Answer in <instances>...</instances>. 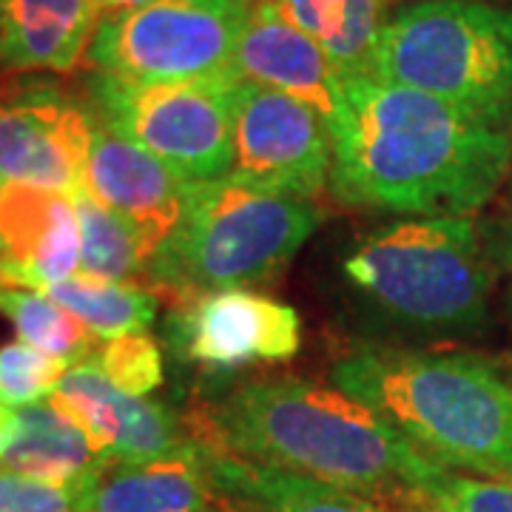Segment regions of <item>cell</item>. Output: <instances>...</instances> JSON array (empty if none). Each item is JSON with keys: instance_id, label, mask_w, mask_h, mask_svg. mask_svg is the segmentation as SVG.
I'll list each match as a JSON object with an SVG mask.
<instances>
[{"instance_id": "3957f363", "label": "cell", "mask_w": 512, "mask_h": 512, "mask_svg": "<svg viewBox=\"0 0 512 512\" xmlns=\"http://www.w3.org/2000/svg\"><path fill=\"white\" fill-rule=\"evenodd\" d=\"M330 379L441 467L512 478V382L484 356L367 342Z\"/></svg>"}, {"instance_id": "603a6c76", "label": "cell", "mask_w": 512, "mask_h": 512, "mask_svg": "<svg viewBox=\"0 0 512 512\" xmlns=\"http://www.w3.org/2000/svg\"><path fill=\"white\" fill-rule=\"evenodd\" d=\"M0 313L15 325L20 342L57 362L74 367L92 359L97 336L43 291L20 288L0 276Z\"/></svg>"}, {"instance_id": "6da1fadb", "label": "cell", "mask_w": 512, "mask_h": 512, "mask_svg": "<svg viewBox=\"0 0 512 512\" xmlns=\"http://www.w3.org/2000/svg\"><path fill=\"white\" fill-rule=\"evenodd\" d=\"M330 140V191L362 211L473 217L512 177V128L376 74H345Z\"/></svg>"}, {"instance_id": "7a4b0ae2", "label": "cell", "mask_w": 512, "mask_h": 512, "mask_svg": "<svg viewBox=\"0 0 512 512\" xmlns=\"http://www.w3.org/2000/svg\"><path fill=\"white\" fill-rule=\"evenodd\" d=\"M191 441L367 495L387 510L424 495L441 464L350 393L299 376L254 379L191 413Z\"/></svg>"}, {"instance_id": "5bb4252c", "label": "cell", "mask_w": 512, "mask_h": 512, "mask_svg": "<svg viewBox=\"0 0 512 512\" xmlns=\"http://www.w3.org/2000/svg\"><path fill=\"white\" fill-rule=\"evenodd\" d=\"M80 271V220L72 194L0 183V276L46 291Z\"/></svg>"}, {"instance_id": "e0dca14e", "label": "cell", "mask_w": 512, "mask_h": 512, "mask_svg": "<svg viewBox=\"0 0 512 512\" xmlns=\"http://www.w3.org/2000/svg\"><path fill=\"white\" fill-rule=\"evenodd\" d=\"M97 23L94 0H0V66L72 74L86 63Z\"/></svg>"}, {"instance_id": "5b68a950", "label": "cell", "mask_w": 512, "mask_h": 512, "mask_svg": "<svg viewBox=\"0 0 512 512\" xmlns=\"http://www.w3.org/2000/svg\"><path fill=\"white\" fill-rule=\"evenodd\" d=\"M322 222L311 200L231 177L194 183L183 222L157 251L146 288L177 302L268 282L282 274Z\"/></svg>"}, {"instance_id": "277c9868", "label": "cell", "mask_w": 512, "mask_h": 512, "mask_svg": "<svg viewBox=\"0 0 512 512\" xmlns=\"http://www.w3.org/2000/svg\"><path fill=\"white\" fill-rule=\"evenodd\" d=\"M356 302L407 333H473L495 271L473 217H407L362 237L342 262Z\"/></svg>"}, {"instance_id": "d6986e66", "label": "cell", "mask_w": 512, "mask_h": 512, "mask_svg": "<svg viewBox=\"0 0 512 512\" xmlns=\"http://www.w3.org/2000/svg\"><path fill=\"white\" fill-rule=\"evenodd\" d=\"M296 29L313 37L342 74H373L376 46L393 0H271Z\"/></svg>"}, {"instance_id": "9a60e30c", "label": "cell", "mask_w": 512, "mask_h": 512, "mask_svg": "<svg viewBox=\"0 0 512 512\" xmlns=\"http://www.w3.org/2000/svg\"><path fill=\"white\" fill-rule=\"evenodd\" d=\"M231 72L308 103L328 123V131L342 109L345 74L333 66L325 49L296 29L271 0L251 6Z\"/></svg>"}, {"instance_id": "484cf974", "label": "cell", "mask_w": 512, "mask_h": 512, "mask_svg": "<svg viewBox=\"0 0 512 512\" xmlns=\"http://www.w3.org/2000/svg\"><path fill=\"white\" fill-rule=\"evenodd\" d=\"M424 498L439 512H512V478H473L441 470Z\"/></svg>"}, {"instance_id": "7402d4cb", "label": "cell", "mask_w": 512, "mask_h": 512, "mask_svg": "<svg viewBox=\"0 0 512 512\" xmlns=\"http://www.w3.org/2000/svg\"><path fill=\"white\" fill-rule=\"evenodd\" d=\"M80 220V271L77 274L109 282L146 279L154 262L143 234L117 211L97 202L92 194L77 188L72 194ZM140 285V282H137Z\"/></svg>"}, {"instance_id": "7c38bea8", "label": "cell", "mask_w": 512, "mask_h": 512, "mask_svg": "<svg viewBox=\"0 0 512 512\" xmlns=\"http://www.w3.org/2000/svg\"><path fill=\"white\" fill-rule=\"evenodd\" d=\"M46 402L86 433L100 458L140 464L191 444L185 421L171 407L117 390L92 359L69 367Z\"/></svg>"}, {"instance_id": "4fadbf2b", "label": "cell", "mask_w": 512, "mask_h": 512, "mask_svg": "<svg viewBox=\"0 0 512 512\" xmlns=\"http://www.w3.org/2000/svg\"><path fill=\"white\" fill-rule=\"evenodd\" d=\"M191 188L194 183L180 171L94 117L83 191L126 217L143 234L154 256L180 228Z\"/></svg>"}, {"instance_id": "ac0fdd59", "label": "cell", "mask_w": 512, "mask_h": 512, "mask_svg": "<svg viewBox=\"0 0 512 512\" xmlns=\"http://www.w3.org/2000/svg\"><path fill=\"white\" fill-rule=\"evenodd\" d=\"M205 464L217 504L228 512H390L367 495L231 453L205 450Z\"/></svg>"}, {"instance_id": "f1b7e54d", "label": "cell", "mask_w": 512, "mask_h": 512, "mask_svg": "<svg viewBox=\"0 0 512 512\" xmlns=\"http://www.w3.org/2000/svg\"><path fill=\"white\" fill-rule=\"evenodd\" d=\"M154 0H94L100 18L106 15H120V12H131V9H140V6H148Z\"/></svg>"}, {"instance_id": "836d02e7", "label": "cell", "mask_w": 512, "mask_h": 512, "mask_svg": "<svg viewBox=\"0 0 512 512\" xmlns=\"http://www.w3.org/2000/svg\"><path fill=\"white\" fill-rule=\"evenodd\" d=\"M510 188H512V177H510Z\"/></svg>"}, {"instance_id": "8fae6325", "label": "cell", "mask_w": 512, "mask_h": 512, "mask_svg": "<svg viewBox=\"0 0 512 512\" xmlns=\"http://www.w3.org/2000/svg\"><path fill=\"white\" fill-rule=\"evenodd\" d=\"M165 333L180 359L217 370L288 362L302 348V319L296 308L245 288L180 302Z\"/></svg>"}, {"instance_id": "d6a6232c", "label": "cell", "mask_w": 512, "mask_h": 512, "mask_svg": "<svg viewBox=\"0 0 512 512\" xmlns=\"http://www.w3.org/2000/svg\"><path fill=\"white\" fill-rule=\"evenodd\" d=\"M248 3H251V6H254V3H262V0H248Z\"/></svg>"}, {"instance_id": "f546056e", "label": "cell", "mask_w": 512, "mask_h": 512, "mask_svg": "<svg viewBox=\"0 0 512 512\" xmlns=\"http://www.w3.org/2000/svg\"><path fill=\"white\" fill-rule=\"evenodd\" d=\"M390 512H439L424 495H413V498H404L399 504H393Z\"/></svg>"}, {"instance_id": "1f68e13d", "label": "cell", "mask_w": 512, "mask_h": 512, "mask_svg": "<svg viewBox=\"0 0 512 512\" xmlns=\"http://www.w3.org/2000/svg\"><path fill=\"white\" fill-rule=\"evenodd\" d=\"M205 512H228V510H222L220 504H214V507H208V510H205Z\"/></svg>"}, {"instance_id": "ba28073f", "label": "cell", "mask_w": 512, "mask_h": 512, "mask_svg": "<svg viewBox=\"0 0 512 512\" xmlns=\"http://www.w3.org/2000/svg\"><path fill=\"white\" fill-rule=\"evenodd\" d=\"M248 15V0H154L100 18L86 63L128 80L228 74Z\"/></svg>"}, {"instance_id": "2e32d148", "label": "cell", "mask_w": 512, "mask_h": 512, "mask_svg": "<svg viewBox=\"0 0 512 512\" xmlns=\"http://www.w3.org/2000/svg\"><path fill=\"white\" fill-rule=\"evenodd\" d=\"M217 504L197 441L154 461L100 458L83 476L77 512H205Z\"/></svg>"}, {"instance_id": "ffe728a7", "label": "cell", "mask_w": 512, "mask_h": 512, "mask_svg": "<svg viewBox=\"0 0 512 512\" xmlns=\"http://www.w3.org/2000/svg\"><path fill=\"white\" fill-rule=\"evenodd\" d=\"M100 456L86 439V433L63 416L49 402L29 404L18 410V433L6 456L0 458V470L52 481L72 484L92 470Z\"/></svg>"}, {"instance_id": "4316f807", "label": "cell", "mask_w": 512, "mask_h": 512, "mask_svg": "<svg viewBox=\"0 0 512 512\" xmlns=\"http://www.w3.org/2000/svg\"><path fill=\"white\" fill-rule=\"evenodd\" d=\"M15 433H18V410L0 404V458L6 456V450L12 447Z\"/></svg>"}, {"instance_id": "d4e9b609", "label": "cell", "mask_w": 512, "mask_h": 512, "mask_svg": "<svg viewBox=\"0 0 512 512\" xmlns=\"http://www.w3.org/2000/svg\"><path fill=\"white\" fill-rule=\"evenodd\" d=\"M69 365L52 359L49 353L32 348L26 342H12L0 348V404L29 407L46 402Z\"/></svg>"}, {"instance_id": "52a82bcc", "label": "cell", "mask_w": 512, "mask_h": 512, "mask_svg": "<svg viewBox=\"0 0 512 512\" xmlns=\"http://www.w3.org/2000/svg\"><path fill=\"white\" fill-rule=\"evenodd\" d=\"M237 74L197 80H128L94 72V117L160 157L191 183L231 174V89Z\"/></svg>"}, {"instance_id": "9c48e42d", "label": "cell", "mask_w": 512, "mask_h": 512, "mask_svg": "<svg viewBox=\"0 0 512 512\" xmlns=\"http://www.w3.org/2000/svg\"><path fill=\"white\" fill-rule=\"evenodd\" d=\"M231 180L316 200L330 185L333 140L328 123L291 94L251 80H234L231 89Z\"/></svg>"}, {"instance_id": "83f0119b", "label": "cell", "mask_w": 512, "mask_h": 512, "mask_svg": "<svg viewBox=\"0 0 512 512\" xmlns=\"http://www.w3.org/2000/svg\"><path fill=\"white\" fill-rule=\"evenodd\" d=\"M493 254L495 259L507 268V274H510V302H512V220L507 222V228H504V239H498L493 242Z\"/></svg>"}, {"instance_id": "cb8c5ba5", "label": "cell", "mask_w": 512, "mask_h": 512, "mask_svg": "<svg viewBox=\"0 0 512 512\" xmlns=\"http://www.w3.org/2000/svg\"><path fill=\"white\" fill-rule=\"evenodd\" d=\"M92 362L117 390L128 396H151L163 384V348L148 333H126L103 342Z\"/></svg>"}, {"instance_id": "8992f818", "label": "cell", "mask_w": 512, "mask_h": 512, "mask_svg": "<svg viewBox=\"0 0 512 512\" xmlns=\"http://www.w3.org/2000/svg\"><path fill=\"white\" fill-rule=\"evenodd\" d=\"M373 74L512 128V9L416 0L393 9Z\"/></svg>"}, {"instance_id": "44dd1931", "label": "cell", "mask_w": 512, "mask_h": 512, "mask_svg": "<svg viewBox=\"0 0 512 512\" xmlns=\"http://www.w3.org/2000/svg\"><path fill=\"white\" fill-rule=\"evenodd\" d=\"M43 293L77 316L97 336V342H109L126 333H146L157 316V293L137 282H109L74 274L49 285Z\"/></svg>"}, {"instance_id": "4dcf8cb0", "label": "cell", "mask_w": 512, "mask_h": 512, "mask_svg": "<svg viewBox=\"0 0 512 512\" xmlns=\"http://www.w3.org/2000/svg\"><path fill=\"white\" fill-rule=\"evenodd\" d=\"M393 3H396V9H399V6H404V3H416V0H393ZM484 3H487V0H484Z\"/></svg>"}, {"instance_id": "30bf717a", "label": "cell", "mask_w": 512, "mask_h": 512, "mask_svg": "<svg viewBox=\"0 0 512 512\" xmlns=\"http://www.w3.org/2000/svg\"><path fill=\"white\" fill-rule=\"evenodd\" d=\"M94 111L55 83L0 92V183L74 194L92 151Z\"/></svg>"}]
</instances>
